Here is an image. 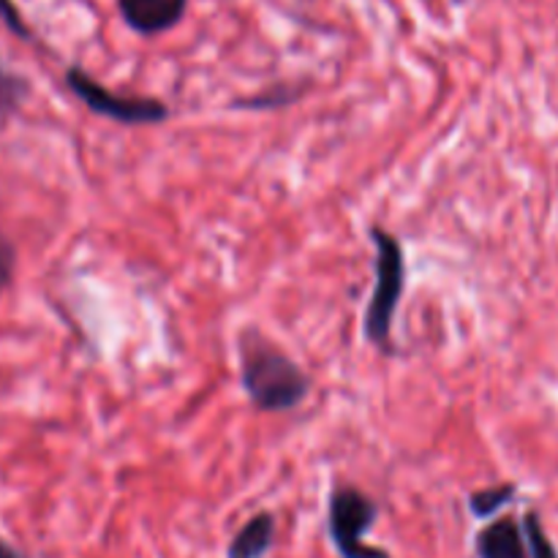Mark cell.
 I'll list each match as a JSON object with an SVG mask.
<instances>
[{
  "instance_id": "3",
  "label": "cell",
  "mask_w": 558,
  "mask_h": 558,
  "mask_svg": "<svg viewBox=\"0 0 558 558\" xmlns=\"http://www.w3.org/2000/svg\"><path fill=\"white\" fill-rule=\"evenodd\" d=\"M376 515H379L376 501L360 488L343 485V488L332 490L327 529H330V537L341 558H390L385 550L363 543V534L374 526Z\"/></svg>"
},
{
  "instance_id": "10",
  "label": "cell",
  "mask_w": 558,
  "mask_h": 558,
  "mask_svg": "<svg viewBox=\"0 0 558 558\" xmlns=\"http://www.w3.org/2000/svg\"><path fill=\"white\" fill-rule=\"evenodd\" d=\"M523 534H526L529 554H532V558H558L554 543L548 539L543 523H539V518L534 515V512H529V515L523 518Z\"/></svg>"
},
{
  "instance_id": "1",
  "label": "cell",
  "mask_w": 558,
  "mask_h": 558,
  "mask_svg": "<svg viewBox=\"0 0 558 558\" xmlns=\"http://www.w3.org/2000/svg\"><path fill=\"white\" fill-rule=\"evenodd\" d=\"M240 381L262 412H289L308 398L311 379L287 352L262 336L240 341Z\"/></svg>"
},
{
  "instance_id": "14",
  "label": "cell",
  "mask_w": 558,
  "mask_h": 558,
  "mask_svg": "<svg viewBox=\"0 0 558 558\" xmlns=\"http://www.w3.org/2000/svg\"><path fill=\"white\" fill-rule=\"evenodd\" d=\"M0 558H25V556L16 554L9 543H3V539H0Z\"/></svg>"
},
{
  "instance_id": "9",
  "label": "cell",
  "mask_w": 558,
  "mask_h": 558,
  "mask_svg": "<svg viewBox=\"0 0 558 558\" xmlns=\"http://www.w3.org/2000/svg\"><path fill=\"white\" fill-rule=\"evenodd\" d=\"M515 496V485H496V488H483V490H474L469 496V507L477 518H490L507 507Z\"/></svg>"
},
{
  "instance_id": "5",
  "label": "cell",
  "mask_w": 558,
  "mask_h": 558,
  "mask_svg": "<svg viewBox=\"0 0 558 558\" xmlns=\"http://www.w3.org/2000/svg\"><path fill=\"white\" fill-rule=\"evenodd\" d=\"M125 25L140 36H158L183 20L189 0H118Z\"/></svg>"
},
{
  "instance_id": "12",
  "label": "cell",
  "mask_w": 558,
  "mask_h": 558,
  "mask_svg": "<svg viewBox=\"0 0 558 558\" xmlns=\"http://www.w3.org/2000/svg\"><path fill=\"white\" fill-rule=\"evenodd\" d=\"M0 16H3V22L11 27V31L16 33V36H22V38L31 36V31L25 27L20 11L14 9V3H11V0H0Z\"/></svg>"
},
{
  "instance_id": "13",
  "label": "cell",
  "mask_w": 558,
  "mask_h": 558,
  "mask_svg": "<svg viewBox=\"0 0 558 558\" xmlns=\"http://www.w3.org/2000/svg\"><path fill=\"white\" fill-rule=\"evenodd\" d=\"M265 101H267V98H254V101L243 104V107H256V109H259V107H265ZM283 101H292V98L283 96V90H281V87H278V93H276V96H272V107H278V104H283ZM267 107H270V104H267Z\"/></svg>"
},
{
  "instance_id": "7",
  "label": "cell",
  "mask_w": 558,
  "mask_h": 558,
  "mask_svg": "<svg viewBox=\"0 0 558 558\" xmlns=\"http://www.w3.org/2000/svg\"><path fill=\"white\" fill-rule=\"evenodd\" d=\"M272 539H276V518L270 512H259L234 534L229 543V558H262L272 548Z\"/></svg>"
},
{
  "instance_id": "6",
  "label": "cell",
  "mask_w": 558,
  "mask_h": 558,
  "mask_svg": "<svg viewBox=\"0 0 558 558\" xmlns=\"http://www.w3.org/2000/svg\"><path fill=\"white\" fill-rule=\"evenodd\" d=\"M480 558H529L526 534L512 518H499L477 534Z\"/></svg>"
},
{
  "instance_id": "4",
  "label": "cell",
  "mask_w": 558,
  "mask_h": 558,
  "mask_svg": "<svg viewBox=\"0 0 558 558\" xmlns=\"http://www.w3.org/2000/svg\"><path fill=\"white\" fill-rule=\"evenodd\" d=\"M65 85L69 90L85 104L90 112L101 114V118L114 120L123 125H156L169 118L167 104L158 98H140V96H118V93L107 90L101 82L93 80L87 71L71 65L65 71Z\"/></svg>"
},
{
  "instance_id": "2",
  "label": "cell",
  "mask_w": 558,
  "mask_h": 558,
  "mask_svg": "<svg viewBox=\"0 0 558 558\" xmlns=\"http://www.w3.org/2000/svg\"><path fill=\"white\" fill-rule=\"evenodd\" d=\"M371 238L376 248V283L368 308H365V338L381 352H390L392 322H396L398 303L407 287V259H403V248L396 234L374 227Z\"/></svg>"
},
{
  "instance_id": "8",
  "label": "cell",
  "mask_w": 558,
  "mask_h": 558,
  "mask_svg": "<svg viewBox=\"0 0 558 558\" xmlns=\"http://www.w3.org/2000/svg\"><path fill=\"white\" fill-rule=\"evenodd\" d=\"M27 93H31V85H27L25 76L0 65V129H3V125L9 123L11 114L20 109V104L27 98Z\"/></svg>"
},
{
  "instance_id": "11",
  "label": "cell",
  "mask_w": 558,
  "mask_h": 558,
  "mask_svg": "<svg viewBox=\"0 0 558 558\" xmlns=\"http://www.w3.org/2000/svg\"><path fill=\"white\" fill-rule=\"evenodd\" d=\"M14 267H16V254H14V245L9 243L5 234H0V292H5L14 278Z\"/></svg>"
}]
</instances>
